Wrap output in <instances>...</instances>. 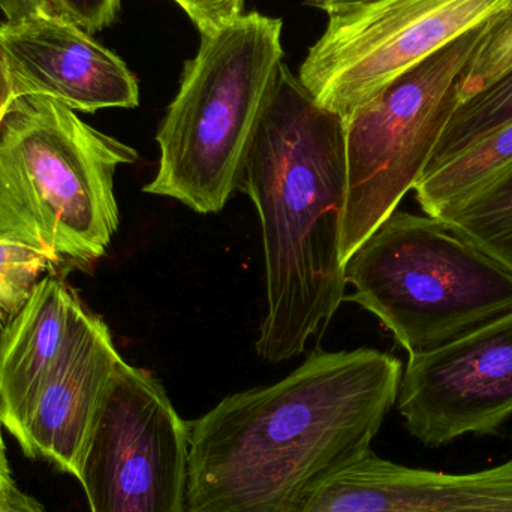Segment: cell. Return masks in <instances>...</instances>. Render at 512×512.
<instances>
[{
    "instance_id": "6da1fadb",
    "label": "cell",
    "mask_w": 512,
    "mask_h": 512,
    "mask_svg": "<svg viewBox=\"0 0 512 512\" xmlns=\"http://www.w3.org/2000/svg\"><path fill=\"white\" fill-rule=\"evenodd\" d=\"M402 363L373 348L318 352L268 387L188 421L189 512H301L372 451Z\"/></svg>"
},
{
    "instance_id": "7a4b0ae2",
    "label": "cell",
    "mask_w": 512,
    "mask_h": 512,
    "mask_svg": "<svg viewBox=\"0 0 512 512\" xmlns=\"http://www.w3.org/2000/svg\"><path fill=\"white\" fill-rule=\"evenodd\" d=\"M239 191L258 212L265 313L255 348L268 363L300 357L324 337L345 300L343 119L325 110L280 63Z\"/></svg>"
},
{
    "instance_id": "3957f363",
    "label": "cell",
    "mask_w": 512,
    "mask_h": 512,
    "mask_svg": "<svg viewBox=\"0 0 512 512\" xmlns=\"http://www.w3.org/2000/svg\"><path fill=\"white\" fill-rule=\"evenodd\" d=\"M128 144L47 96H15L0 119V239L60 264H92L119 228L114 174Z\"/></svg>"
},
{
    "instance_id": "277c9868",
    "label": "cell",
    "mask_w": 512,
    "mask_h": 512,
    "mask_svg": "<svg viewBox=\"0 0 512 512\" xmlns=\"http://www.w3.org/2000/svg\"><path fill=\"white\" fill-rule=\"evenodd\" d=\"M282 27L279 18L251 12L201 36L156 134L158 173L144 192L173 198L201 215L225 209L239 191L283 62Z\"/></svg>"
},
{
    "instance_id": "5b68a950",
    "label": "cell",
    "mask_w": 512,
    "mask_h": 512,
    "mask_svg": "<svg viewBox=\"0 0 512 512\" xmlns=\"http://www.w3.org/2000/svg\"><path fill=\"white\" fill-rule=\"evenodd\" d=\"M355 292L412 354L512 312V271L430 216L391 213L345 267Z\"/></svg>"
},
{
    "instance_id": "8992f818",
    "label": "cell",
    "mask_w": 512,
    "mask_h": 512,
    "mask_svg": "<svg viewBox=\"0 0 512 512\" xmlns=\"http://www.w3.org/2000/svg\"><path fill=\"white\" fill-rule=\"evenodd\" d=\"M486 23L412 66L343 119L346 201L343 264L396 212L423 177L459 105V84Z\"/></svg>"
},
{
    "instance_id": "52a82bcc",
    "label": "cell",
    "mask_w": 512,
    "mask_h": 512,
    "mask_svg": "<svg viewBox=\"0 0 512 512\" xmlns=\"http://www.w3.org/2000/svg\"><path fill=\"white\" fill-rule=\"evenodd\" d=\"M512 0H378L328 14L300 66L303 86L340 117Z\"/></svg>"
},
{
    "instance_id": "ba28073f",
    "label": "cell",
    "mask_w": 512,
    "mask_h": 512,
    "mask_svg": "<svg viewBox=\"0 0 512 512\" xmlns=\"http://www.w3.org/2000/svg\"><path fill=\"white\" fill-rule=\"evenodd\" d=\"M90 512H189V427L146 370L120 360L81 454Z\"/></svg>"
},
{
    "instance_id": "9c48e42d",
    "label": "cell",
    "mask_w": 512,
    "mask_h": 512,
    "mask_svg": "<svg viewBox=\"0 0 512 512\" xmlns=\"http://www.w3.org/2000/svg\"><path fill=\"white\" fill-rule=\"evenodd\" d=\"M396 403L406 430L429 448L498 433L512 417V312L409 354Z\"/></svg>"
},
{
    "instance_id": "30bf717a",
    "label": "cell",
    "mask_w": 512,
    "mask_h": 512,
    "mask_svg": "<svg viewBox=\"0 0 512 512\" xmlns=\"http://www.w3.org/2000/svg\"><path fill=\"white\" fill-rule=\"evenodd\" d=\"M0 51L14 98L47 96L81 113L140 104L137 78L126 63L56 12L0 24Z\"/></svg>"
},
{
    "instance_id": "8fae6325",
    "label": "cell",
    "mask_w": 512,
    "mask_h": 512,
    "mask_svg": "<svg viewBox=\"0 0 512 512\" xmlns=\"http://www.w3.org/2000/svg\"><path fill=\"white\" fill-rule=\"evenodd\" d=\"M120 360L108 325L86 310L18 438L26 456L77 478L81 454Z\"/></svg>"
},
{
    "instance_id": "7c38bea8",
    "label": "cell",
    "mask_w": 512,
    "mask_h": 512,
    "mask_svg": "<svg viewBox=\"0 0 512 512\" xmlns=\"http://www.w3.org/2000/svg\"><path fill=\"white\" fill-rule=\"evenodd\" d=\"M86 307L57 273L42 277L0 340V424L20 438Z\"/></svg>"
},
{
    "instance_id": "4fadbf2b",
    "label": "cell",
    "mask_w": 512,
    "mask_h": 512,
    "mask_svg": "<svg viewBox=\"0 0 512 512\" xmlns=\"http://www.w3.org/2000/svg\"><path fill=\"white\" fill-rule=\"evenodd\" d=\"M435 219L512 271V162Z\"/></svg>"
},
{
    "instance_id": "5bb4252c",
    "label": "cell",
    "mask_w": 512,
    "mask_h": 512,
    "mask_svg": "<svg viewBox=\"0 0 512 512\" xmlns=\"http://www.w3.org/2000/svg\"><path fill=\"white\" fill-rule=\"evenodd\" d=\"M512 162V123L463 150L415 185L418 204L430 218L468 197Z\"/></svg>"
},
{
    "instance_id": "9a60e30c",
    "label": "cell",
    "mask_w": 512,
    "mask_h": 512,
    "mask_svg": "<svg viewBox=\"0 0 512 512\" xmlns=\"http://www.w3.org/2000/svg\"><path fill=\"white\" fill-rule=\"evenodd\" d=\"M511 123L512 71L457 105L424 174L432 173L463 150Z\"/></svg>"
},
{
    "instance_id": "2e32d148",
    "label": "cell",
    "mask_w": 512,
    "mask_h": 512,
    "mask_svg": "<svg viewBox=\"0 0 512 512\" xmlns=\"http://www.w3.org/2000/svg\"><path fill=\"white\" fill-rule=\"evenodd\" d=\"M57 268L47 256L0 239V340L36 283L47 274L57 273Z\"/></svg>"
},
{
    "instance_id": "e0dca14e",
    "label": "cell",
    "mask_w": 512,
    "mask_h": 512,
    "mask_svg": "<svg viewBox=\"0 0 512 512\" xmlns=\"http://www.w3.org/2000/svg\"><path fill=\"white\" fill-rule=\"evenodd\" d=\"M512 71V3L490 18L477 51L463 72L459 104Z\"/></svg>"
},
{
    "instance_id": "ac0fdd59",
    "label": "cell",
    "mask_w": 512,
    "mask_h": 512,
    "mask_svg": "<svg viewBox=\"0 0 512 512\" xmlns=\"http://www.w3.org/2000/svg\"><path fill=\"white\" fill-rule=\"evenodd\" d=\"M182 6L201 36L215 35L243 15L245 0H174Z\"/></svg>"
},
{
    "instance_id": "d6986e66",
    "label": "cell",
    "mask_w": 512,
    "mask_h": 512,
    "mask_svg": "<svg viewBox=\"0 0 512 512\" xmlns=\"http://www.w3.org/2000/svg\"><path fill=\"white\" fill-rule=\"evenodd\" d=\"M57 14L89 33L99 32L116 20L120 0H48Z\"/></svg>"
},
{
    "instance_id": "ffe728a7",
    "label": "cell",
    "mask_w": 512,
    "mask_h": 512,
    "mask_svg": "<svg viewBox=\"0 0 512 512\" xmlns=\"http://www.w3.org/2000/svg\"><path fill=\"white\" fill-rule=\"evenodd\" d=\"M0 11L5 15V23L14 24L51 14L54 9L48 0H0Z\"/></svg>"
},
{
    "instance_id": "44dd1931",
    "label": "cell",
    "mask_w": 512,
    "mask_h": 512,
    "mask_svg": "<svg viewBox=\"0 0 512 512\" xmlns=\"http://www.w3.org/2000/svg\"><path fill=\"white\" fill-rule=\"evenodd\" d=\"M0 512H45L38 501L12 486L8 495L0 501Z\"/></svg>"
},
{
    "instance_id": "7402d4cb",
    "label": "cell",
    "mask_w": 512,
    "mask_h": 512,
    "mask_svg": "<svg viewBox=\"0 0 512 512\" xmlns=\"http://www.w3.org/2000/svg\"><path fill=\"white\" fill-rule=\"evenodd\" d=\"M12 99H14V92H12L11 78H9L5 59H3L2 51H0V119H2L6 107Z\"/></svg>"
},
{
    "instance_id": "603a6c76",
    "label": "cell",
    "mask_w": 512,
    "mask_h": 512,
    "mask_svg": "<svg viewBox=\"0 0 512 512\" xmlns=\"http://www.w3.org/2000/svg\"><path fill=\"white\" fill-rule=\"evenodd\" d=\"M306 2L330 14L339 9L354 8V6L367 5L378 0H306Z\"/></svg>"
},
{
    "instance_id": "cb8c5ba5",
    "label": "cell",
    "mask_w": 512,
    "mask_h": 512,
    "mask_svg": "<svg viewBox=\"0 0 512 512\" xmlns=\"http://www.w3.org/2000/svg\"><path fill=\"white\" fill-rule=\"evenodd\" d=\"M12 486H14V481H12L11 469H9L8 459H6L5 444H3L2 430H0V501L8 495Z\"/></svg>"
}]
</instances>
